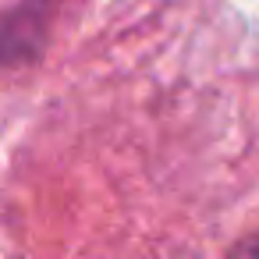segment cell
Returning a JSON list of instances; mask_svg holds the SVG:
<instances>
[{"label":"cell","mask_w":259,"mask_h":259,"mask_svg":"<svg viewBox=\"0 0 259 259\" xmlns=\"http://www.w3.org/2000/svg\"><path fill=\"white\" fill-rule=\"evenodd\" d=\"M227 259H259V231L248 234V238H241V241L227 252Z\"/></svg>","instance_id":"obj_1"}]
</instances>
